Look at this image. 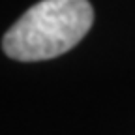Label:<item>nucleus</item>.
Listing matches in <instances>:
<instances>
[{"mask_svg": "<svg viewBox=\"0 0 135 135\" xmlns=\"http://www.w3.org/2000/svg\"><path fill=\"white\" fill-rule=\"evenodd\" d=\"M92 23L88 0H41L6 32L2 47L13 60H49L73 49Z\"/></svg>", "mask_w": 135, "mask_h": 135, "instance_id": "obj_1", "label": "nucleus"}]
</instances>
